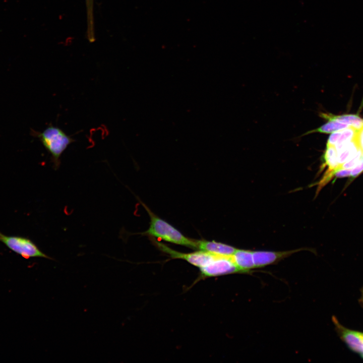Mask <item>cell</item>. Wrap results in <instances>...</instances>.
<instances>
[{
	"mask_svg": "<svg viewBox=\"0 0 363 363\" xmlns=\"http://www.w3.org/2000/svg\"><path fill=\"white\" fill-rule=\"evenodd\" d=\"M147 211L150 218L149 228L142 234L147 235L153 238H158L172 244L182 245L197 249V240L185 236L178 230L166 221L155 215L149 208L140 201Z\"/></svg>",
	"mask_w": 363,
	"mask_h": 363,
	"instance_id": "1",
	"label": "cell"
},
{
	"mask_svg": "<svg viewBox=\"0 0 363 363\" xmlns=\"http://www.w3.org/2000/svg\"><path fill=\"white\" fill-rule=\"evenodd\" d=\"M48 152L51 155L53 167L57 170L60 165V157L75 140L60 128L50 124L42 132H35Z\"/></svg>",
	"mask_w": 363,
	"mask_h": 363,
	"instance_id": "2",
	"label": "cell"
},
{
	"mask_svg": "<svg viewBox=\"0 0 363 363\" xmlns=\"http://www.w3.org/2000/svg\"><path fill=\"white\" fill-rule=\"evenodd\" d=\"M0 241L10 250L25 259L52 258L42 252L37 245L28 238L14 235H6L0 231Z\"/></svg>",
	"mask_w": 363,
	"mask_h": 363,
	"instance_id": "3",
	"label": "cell"
},
{
	"mask_svg": "<svg viewBox=\"0 0 363 363\" xmlns=\"http://www.w3.org/2000/svg\"><path fill=\"white\" fill-rule=\"evenodd\" d=\"M152 241L160 251L168 254L171 258L186 260L199 268L206 265L216 256L202 251L190 253H181L169 248L162 243L157 241L154 238H152Z\"/></svg>",
	"mask_w": 363,
	"mask_h": 363,
	"instance_id": "4",
	"label": "cell"
},
{
	"mask_svg": "<svg viewBox=\"0 0 363 363\" xmlns=\"http://www.w3.org/2000/svg\"><path fill=\"white\" fill-rule=\"evenodd\" d=\"M201 274L205 277H212L232 273H241L234 263L231 256L216 255L206 265L200 268Z\"/></svg>",
	"mask_w": 363,
	"mask_h": 363,
	"instance_id": "5",
	"label": "cell"
},
{
	"mask_svg": "<svg viewBox=\"0 0 363 363\" xmlns=\"http://www.w3.org/2000/svg\"><path fill=\"white\" fill-rule=\"evenodd\" d=\"M307 249L300 248L285 251H253V261L255 268H261L278 262L282 259L292 254Z\"/></svg>",
	"mask_w": 363,
	"mask_h": 363,
	"instance_id": "6",
	"label": "cell"
},
{
	"mask_svg": "<svg viewBox=\"0 0 363 363\" xmlns=\"http://www.w3.org/2000/svg\"><path fill=\"white\" fill-rule=\"evenodd\" d=\"M333 321L348 346L352 350L361 353L363 350V333L345 328L334 317H333Z\"/></svg>",
	"mask_w": 363,
	"mask_h": 363,
	"instance_id": "7",
	"label": "cell"
},
{
	"mask_svg": "<svg viewBox=\"0 0 363 363\" xmlns=\"http://www.w3.org/2000/svg\"><path fill=\"white\" fill-rule=\"evenodd\" d=\"M197 249L215 255L230 256L236 249L228 245L215 241L197 240Z\"/></svg>",
	"mask_w": 363,
	"mask_h": 363,
	"instance_id": "8",
	"label": "cell"
},
{
	"mask_svg": "<svg viewBox=\"0 0 363 363\" xmlns=\"http://www.w3.org/2000/svg\"><path fill=\"white\" fill-rule=\"evenodd\" d=\"M232 259L241 273H247L254 269L253 251L236 249L231 255Z\"/></svg>",
	"mask_w": 363,
	"mask_h": 363,
	"instance_id": "9",
	"label": "cell"
},
{
	"mask_svg": "<svg viewBox=\"0 0 363 363\" xmlns=\"http://www.w3.org/2000/svg\"><path fill=\"white\" fill-rule=\"evenodd\" d=\"M356 131L349 127L343 130L332 133L330 136L327 145L334 147L353 140Z\"/></svg>",
	"mask_w": 363,
	"mask_h": 363,
	"instance_id": "10",
	"label": "cell"
},
{
	"mask_svg": "<svg viewBox=\"0 0 363 363\" xmlns=\"http://www.w3.org/2000/svg\"><path fill=\"white\" fill-rule=\"evenodd\" d=\"M322 116L327 119H333L341 124L353 127L356 130H358L363 126V119L355 114L333 115L331 114L323 113Z\"/></svg>",
	"mask_w": 363,
	"mask_h": 363,
	"instance_id": "11",
	"label": "cell"
},
{
	"mask_svg": "<svg viewBox=\"0 0 363 363\" xmlns=\"http://www.w3.org/2000/svg\"><path fill=\"white\" fill-rule=\"evenodd\" d=\"M334 147L337 152L339 167L352 158L359 150L353 140Z\"/></svg>",
	"mask_w": 363,
	"mask_h": 363,
	"instance_id": "12",
	"label": "cell"
},
{
	"mask_svg": "<svg viewBox=\"0 0 363 363\" xmlns=\"http://www.w3.org/2000/svg\"><path fill=\"white\" fill-rule=\"evenodd\" d=\"M324 159L325 165L328 167L325 175L337 170L339 167L337 152L334 146L327 145Z\"/></svg>",
	"mask_w": 363,
	"mask_h": 363,
	"instance_id": "13",
	"label": "cell"
},
{
	"mask_svg": "<svg viewBox=\"0 0 363 363\" xmlns=\"http://www.w3.org/2000/svg\"><path fill=\"white\" fill-rule=\"evenodd\" d=\"M328 122L316 130L312 131L311 132L332 133L349 127L346 125L341 124L333 119H328Z\"/></svg>",
	"mask_w": 363,
	"mask_h": 363,
	"instance_id": "14",
	"label": "cell"
},
{
	"mask_svg": "<svg viewBox=\"0 0 363 363\" xmlns=\"http://www.w3.org/2000/svg\"><path fill=\"white\" fill-rule=\"evenodd\" d=\"M362 154L363 153L360 150H358L352 158L341 165L338 169L339 168L346 169H351L353 168L358 163Z\"/></svg>",
	"mask_w": 363,
	"mask_h": 363,
	"instance_id": "15",
	"label": "cell"
},
{
	"mask_svg": "<svg viewBox=\"0 0 363 363\" xmlns=\"http://www.w3.org/2000/svg\"><path fill=\"white\" fill-rule=\"evenodd\" d=\"M353 141L357 148L363 153V126L356 131Z\"/></svg>",
	"mask_w": 363,
	"mask_h": 363,
	"instance_id": "16",
	"label": "cell"
},
{
	"mask_svg": "<svg viewBox=\"0 0 363 363\" xmlns=\"http://www.w3.org/2000/svg\"><path fill=\"white\" fill-rule=\"evenodd\" d=\"M363 171V154L358 163L353 168L351 169V177H356Z\"/></svg>",
	"mask_w": 363,
	"mask_h": 363,
	"instance_id": "17",
	"label": "cell"
},
{
	"mask_svg": "<svg viewBox=\"0 0 363 363\" xmlns=\"http://www.w3.org/2000/svg\"><path fill=\"white\" fill-rule=\"evenodd\" d=\"M362 301H363V290H362Z\"/></svg>",
	"mask_w": 363,
	"mask_h": 363,
	"instance_id": "18",
	"label": "cell"
},
{
	"mask_svg": "<svg viewBox=\"0 0 363 363\" xmlns=\"http://www.w3.org/2000/svg\"><path fill=\"white\" fill-rule=\"evenodd\" d=\"M361 355H362V357H363V350H362V351L361 352Z\"/></svg>",
	"mask_w": 363,
	"mask_h": 363,
	"instance_id": "19",
	"label": "cell"
}]
</instances>
